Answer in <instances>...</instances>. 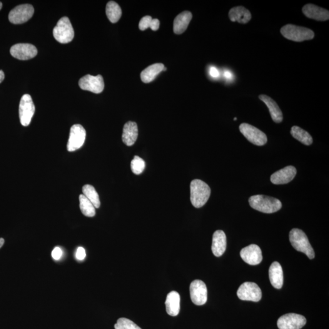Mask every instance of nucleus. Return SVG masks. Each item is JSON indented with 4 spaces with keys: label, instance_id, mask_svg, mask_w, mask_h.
<instances>
[{
    "label": "nucleus",
    "instance_id": "4be33fe9",
    "mask_svg": "<svg viewBox=\"0 0 329 329\" xmlns=\"http://www.w3.org/2000/svg\"><path fill=\"white\" fill-rule=\"evenodd\" d=\"M166 310L167 313L171 316L178 315L180 311V295L177 291H173L166 296Z\"/></svg>",
    "mask_w": 329,
    "mask_h": 329
},
{
    "label": "nucleus",
    "instance_id": "ea45409f",
    "mask_svg": "<svg viewBox=\"0 0 329 329\" xmlns=\"http://www.w3.org/2000/svg\"><path fill=\"white\" fill-rule=\"evenodd\" d=\"M2 6V4L1 2H0V10L1 9Z\"/></svg>",
    "mask_w": 329,
    "mask_h": 329
},
{
    "label": "nucleus",
    "instance_id": "2eb2a0df",
    "mask_svg": "<svg viewBox=\"0 0 329 329\" xmlns=\"http://www.w3.org/2000/svg\"><path fill=\"white\" fill-rule=\"evenodd\" d=\"M240 256L246 263L251 265H258L263 259L260 247L256 245H251L241 249Z\"/></svg>",
    "mask_w": 329,
    "mask_h": 329
},
{
    "label": "nucleus",
    "instance_id": "a19ab883",
    "mask_svg": "<svg viewBox=\"0 0 329 329\" xmlns=\"http://www.w3.org/2000/svg\"><path fill=\"white\" fill-rule=\"evenodd\" d=\"M234 120L236 121V118H234Z\"/></svg>",
    "mask_w": 329,
    "mask_h": 329
},
{
    "label": "nucleus",
    "instance_id": "f3484780",
    "mask_svg": "<svg viewBox=\"0 0 329 329\" xmlns=\"http://www.w3.org/2000/svg\"><path fill=\"white\" fill-rule=\"evenodd\" d=\"M303 12L308 19L317 21H327L329 19V11L313 4H307L303 7Z\"/></svg>",
    "mask_w": 329,
    "mask_h": 329
},
{
    "label": "nucleus",
    "instance_id": "7ed1b4c3",
    "mask_svg": "<svg viewBox=\"0 0 329 329\" xmlns=\"http://www.w3.org/2000/svg\"><path fill=\"white\" fill-rule=\"evenodd\" d=\"M290 243L296 251L305 254L310 259L315 258V252L306 234L301 229H293L289 234Z\"/></svg>",
    "mask_w": 329,
    "mask_h": 329
},
{
    "label": "nucleus",
    "instance_id": "a211bd4d",
    "mask_svg": "<svg viewBox=\"0 0 329 329\" xmlns=\"http://www.w3.org/2000/svg\"><path fill=\"white\" fill-rule=\"evenodd\" d=\"M227 245L226 236L223 231L218 230L214 233L212 251L216 257H220L226 251Z\"/></svg>",
    "mask_w": 329,
    "mask_h": 329
},
{
    "label": "nucleus",
    "instance_id": "cd10ccee",
    "mask_svg": "<svg viewBox=\"0 0 329 329\" xmlns=\"http://www.w3.org/2000/svg\"><path fill=\"white\" fill-rule=\"evenodd\" d=\"M79 208L84 215L87 217H93L95 215V208L83 194L79 195Z\"/></svg>",
    "mask_w": 329,
    "mask_h": 329
},
{
    "label": "nucleus",
    "instance_id": "ddd939ff",
    "mask_svg": "<svg viewBox=\"0 0 329 329\" xmlns=\"http://www.w3.org/2000/svg\"><path fill=\"white\" fill-rule=\"evenodd\" d=\"M190 293L191 301L196 306H203L208 301V289L205 283L201 280L192 282Z\"/></svg>",
    "mask_w": 329,
    "mask_h": 329
},
{
    "label": "nucleus",
    "instance_id": "423d86ee",
    "mask_svg": "<svg viewBox=\"0 0 329 329\" xmlns=\"http://www.w3.org/2000/svg\"><path fill=\"white\" fill-rule=\"evenodd\" d=\"M34 113L35 106L31 96L28 94H24L19 105V118L22 125L29 126Z\"/></svg>",
    "mask_w": 329,
    "mask_h": 329
},
{
    "label": "nucleus",
    "instance_id": "c9c22d12",
    "mask_svg": "<svg viewBox=\"0 0 329 329\" xmlns=\"http://www.w3.org/2000/svg\"><path fill=\"white\" fill-rule=\"evenodd\" d=\"M209 73H210L211 76L213 77V78H218L219 75L218 69L215 67H211L210 70H209Z\"/></svg>",
    "mask_w": 329,
    "mask_h": 329
},
{
    "label": "nucleus",
    "instance_id": "20e7f679",
    "mask_svg": "<svg viewBox=\"0 0 329 329\" xmlns=\"http://www.w3.org/2000/svg\"><path fill=\"white\" fill-rule=\"evenodd\" d=\"M281 33L285 38L298 42L309 41L315 37V33L312 30L291 24H286L282 27Z\"/></svg>",
    "mask_w": 329,
    "mask_h": 329
},
{
    "label": "nucleus",
    "instance_id": "a878e982",
    "mask_svg": "<svg viewBox=\"0 0 329 329\" xmlns=\"http://www.w3.org/2000/svg\"><path fill=\"white\" fill-rule=\"evenodd\" d=\"M106 12L110 22L116 24L120 19L122 11L120 6L116 2L111 1L106 5Z\"/></svg>",
    "mask_w": 329,
    "mask_h": 329
},
{
    "label": "nucleus",
    "instance_id": "6ab92c4d",
    "mask_svg": "<svg viewBox=\"0 0 329 329\" xmlns=\"http://www.w3.org/2000/svg\"><path fill=\"white\" fill-rule=\"evenodd\" d=\"M259 99L268 107L273 120L277 123H281L283 120V114L276 101L266 94H260Z\"/></svg>",
    "mask_w": 329,
    "mask_h": 329
},
{
    "label": "nucleus",
    "instance_id": "72a5a7b5",
    "mask_svg": "<svg viewBox=\"0 0 329 329\" xmlns=\"http://www.w3.org/2000/svg\"><path fill=\"white\" fill-rule=\"evenodd\" d=\"M86 257V251L82 247H79L77 249L76 253V258L79 260H84Z\"/></svg>",
    "mask_w": 329,
    "mask_h": 329
},
{
    "label": "nucleus",
    "instance_id": "f704fd0d",
    "mask_svg": "<svg viewBox=\"0 0 329 329\" xmlns=\"http://www.w3.org/2000/svg\"><path fill=\"white\" fill-rule=\"evenodd\" d=\"M160 26V22H159L158 19H154L152 20L151 25L150 28L153 30V31H156L157 30H158Z\"/></svg>",
    "mask_w": 329,
    "mask_h": 329
},
{
    "label": "nucleus",
    "instance_id": "b1692460",
    "mask_svg": "<svg viewBox=\"0 0 329 329\" xmlns=\"http://www.w3.org/2000/svg\"><path fill=\"white\" fill-rule=\"evenodd\" d=\"M192 19V14L189 11H184L179 14L174 19L173 31L176 34H181L186 31Z\"/></svg>",
    "mask_w": 329,
    "mask_h": 329
},
{
    "label": "nucleus",
    "instance_id": "412c9836",
    "mask_svg": "<svg viewBox=\"0 0 329 329\" xmlns=\"http://www.w3.org/2000/svg\"><path fill=\"white\" fill-rule=\"evenodd\" d=\"M269 277L271 285L276 289H281L283 283L282 268L278 261H274L269 270Z\"/></svg>",
    "mask_w": 329,
    "mask_h": 329
},
{
    "label": "nucleus",
    "instance_id": "bb28decb",
    "mask_svg": "<svg viewBox=\"0 0 329 329\" xmlns=\"http://www.w3.org/2000/svg\"><path fill=\"white\" fill-rule=\"evenodd\" d=\"M291 134L294 138L305 145L309 146L313 143L312 137L310 134L299 126H293L291 129Z\"/></svg>",
    "mask_w": 329,
    "mask_h": 329
},
{
    "label": "nucleus",
    "instance_id": "c756f323",
    "mask_svg": "<svg viewBox=\"0 0 329 329\" xmlns=\"http://www.w3.org/2000/svg\"><path fill=\"white\" fill-rule=\"evenodd\" d=\"M145 166V163H144L143 159L137 156H134V159L131 163V170L134 174H137V175L141 174L144 171Z\"/></svg>",
    "mask_w": 329,
    "mask_h": 329
},
{
    "label": "nucleus",
    "instance_id": "2f4dec72",
    "mask_svg": "<svg viewBox=\"0 0 329 329\" xmlns=\"http://www.w3.org/2000/svg\"><path fill=\"white\" fill-rule=\"evenodd\" d=\"M152 17L151 16H144L141 20L139 23V29L141 31H144L146 29L151 27L152 22Z\"/></svg>",
    "mask_w": 329,
    "mask_h": 329
},
{
    "label": "nucleus",
    "instance_id": "c85d7f7f",
    "mask_svg": "<svg viewBox=\"0 0 329 329\" xmlns=\"http://www.w3.org/2000/svg\"><path fill=\"white\" fill-rule=\"evenodd\" d=\"M82 193L91 202L95 209H98L100 207L101 203L98 193L94 188V187L87 184L82 188Z\"/></svg>",
    "mask_w": 329,
    "mask_h": 329
},
{
    "label": "nucleus",
    "instance_id": "393cba45",
    "mask_svg": "<svg viewBox=\"0 0 329 329\" xmlns=\"http://www.w3.org/2000/svg\"><path fill=\"white\" fill-rule=\"evenodd\" d=\"M164 65L160 63L154 64L147 67L141 73V81L144 83H149V82L154 81L157 76L164 71Z\"/></svg>",
    "mask_w": 329,
    "mask_h": 329
},
{
    "label": "nucleus",
    "instance_id": "1a4fd4ad",
    "mask_svg": "<svg viewBox=\"0 0 329 329\" xmlns=\"http://www.w3.org/2000/svg\"><path fill=\"white\" fill-rule=\"evenodd\" d=\"M34 9L31 4L19 5L9 12V20L13 24H22L28 21L33 16Z\"/></svg>",
    "mask_w": 329,
    "mask_h": 329
},
{
    "label": "nucleus",
    "instance_id": "6e6552de",
    "mask_svg": "<svg viewBox=\"0 0 329 329\" xmlns=\"http://www.w3.org/2000/svg\"><path fill=\"white\" fill-rule=\"evenodd\" d=\"M240 131L247 140L257 146H263L267 142L266 134L256 127L248 123L240 124Z\"/></svg>",
    "mask_w": 329,
    "mask_h": 329
},
{
    "label": "nucleus",
    "instance_id": "4468645a",
    "mask_svg": "<svg viewBox=\"0 0 329 329\" xmlns=\"http://www.w3.org/2000/svg\"><path fill=\"white\" fill-rule=\"evenodd\" d=\"M10 53L15 58L25 61L34 58L37 54V49L33 45L18 44L11 47Z\"/></svg>",
    "mask_w": 329,
    "mask_h": 329
},
{
    "label": "nucleus",
    "instance_id": "e433bc0d",
    "mask_svg": "<svg viewBox=\"0 0 329 329\" xmlns=\"http://www.w3.org/2000/svg\"><path fill=\"white\" fill-rule=\"evenodd\" d=\"M224 76L227 79H231L233 78V74H232L231 71H224Z\"/></svg>",
    "mask_w": 329,
    "mask_h": 329
},
{
    "label": "nucleus",
    "instance_id": "0eeeda50",
    "mask_svg": "<svg viewBox=\"0 0 329 329\" xmlns=\"http://www.w3.org/2000/svg\"><path fill=\"white\" fill-rule=\"evenodd\" d=\"M86 138V131L81 124H74L70 129L67 150L74 152L81 148Z\"/></svg>",
    "mask_w": 329,
    "mask_h": 329
},
{
    "label": "nucleus",
    "instance_id": "5701e85b",
    "mask_svg": "<svg viewBox=\"0 0 329 329\" xmlns=\"http://www.w3.org/2000/svg\"><path fill=\"white\" fill-rule=\"evenodd\" d=\"M229 18L232 22L246 24L251 21V12L243 6H236L232 8L229 12Z\"/></svg>",
    "mask_w": 329,
    "mask_h": 329
},
{
    "label": "nucleus",
    "instance_id": "9d476101",
    "mask_svg": "<svg viewBox=\"0 0 329 329\" xmlns=\"http://www.w3.org/2000/svg\"><path fill=\"white\" fill-rule=\"evenodd\" d=\"M237 296L241 300L258 302L261 299L262 293L256 283L246 282L239 287Z\"/></svg>",
    "mask_w": 329,
    "mask_h": 329
},
{
    "label": "nucleus",
    "instance_id": "4c0bfd02",
    "mask_svg": "<svg viewBox=\"0 0 329 329\" xmlns=\"http://www.w3.org/2000/svg\"><path fill=\"white\" fill-rule=\"evenodd\" d=\"M4 79V73L2 70H0V83L3 81Z\"/></svg>",
    "mask_w": 329,
    "mask_h": 329
},
{
    "label": "nucleus",
    "instance_id": "f03ea898",
    "mask_svg": "<svg viewBox=\"0 0 329 329\" xmlns=\"http://www.w3.org/2000/svg\"><path fill=\"white\" fill-rule=\"evenodd\" d=\"M210 187L204 181L194 179L190 184V200L192 205L201 208L205 205L210 198Z\"/></svg>",
    "mask_w": 329,
    "mask_h": 329
},
{
    "label": "nucleus",
    "instance_id": "dca6fc26",
    "mask_svg": "<svg viewBox=\"0 0 329 329\" xmlns=\"http://www.w3.org/2000/svg\"><path fill=\"white\" fill-rule=\"evenodd\" d=\"M296 169L293 166H288L274 173L271 176V181L275 185L290 183L296 175Z\"/></svg>",
    "mask_w": 329,
    "mask_h": 329
},
{
    "label": "nucleus",
    "instance_id": "58836bf2",
    "mask_svg": "<svg viewBox=\"0 0 329 329\" xmlns=\"http://www.w3.org/2000/svg\"><path fill=\"white\" fill-rule=\"evenodd\" d=\"M4 243V239L0 238V248H1L2 246H3Z\"/></svg>",
    "mask_w": 329,
    "mask_h": 329
},
{
    "label": "nucleus",
    "instance_id": "9b49d317",
    "mask_svg": "<svg viewBox=\"0 0 329 329\" xmlns=\"http://www.w3.org/2000/svg\"><path fill=\"white\" fill-rule=\"evenodd\" d=\"M306 318L296 313H288L281 316L278 320L279 329H301L306 325Z\"/></svg>",
    "mask_w": 329,
    "mask_h": 329
},
{
    "label": "nucleus",
    "instance_id": "f257e3e1",
    "mask_svg": "<svg viewBox=\"0 0 329 329\" xmlns=\"http://www.w3.org/2000/svg\"><path fill=\"white\" fill-rule=\"evenodd\" d=\"M249 203L252 208L265 213L276 212L282 206L279 199L260 194L250 197Z\"/></svg>",
    "mask_w": 329,
    "mask_h": 329
},
{
    "label": "nucleus",
    "instance_id": "473e14b6",
    "mask_svg": "<svg viewBox=\"0 0 329 329\" xmlns=\"http://www.w3.org/2000/svg\"><path fill=\"white\" fill-rule=\"evenodd\" d=\"M62 254H63V252H62V249L59 247H56L52 251L51 256L54 260H57L62 258Z\"/></svg>",
    "mask_w": 329,
    "mask_h": 329
},
{
    "label": "nucleus",
    "instance_id": "aec40b11",
    "mask_svg": "<svg viewBox=\"0 0 329 329\" xmlns=\"http://www.w3.org/2000/svg\"><path fill=\"white\" fill-rule=\"evenodd\" d=\"M138 137V127L135 122L128 121L124 124L122 140L128 146H133Z\"/></svg>",
    "mask_w": 329,
    "mask_h": 329
},
{
    "label": "nucleus",
    "instance_id": "39448f33",
    "mask_svg": "<svg viewBox=\"0 0 329 329\" xmlns=\"http://www.w3.org/2000/svg\"><path fill=\"white\" fill-rule=\"evenodd\" d=\"M53 33L55 39L59 43H69L73 39L74 29L68 17H64L59 20Z\"/></svg>",
    "mask_w": 329,
    "mask_h": 329
},
{
    "label": "nucleus",
    "instance_id": "7c9ffc66",
    "mask_svg": "<svg viewBox=\"0 0 329 329\" xmlns=\"http://www.w3.org/2000/svg\"><path fill=\"white\" fill-rule=\"evenodd\" d=\"M116 329H141L135 323L128 318H121L118 319L115 325Z\"/></svg>",
    "mask_w": 329,
    "mask_h": 329
},
{
    "label": "nucleus",
    "instance_id": "f8f14e48",
    "mask_svg": "<svg viewBox=\"0 0 329 329\" xmlns=\"http://www.w3.org/2000/svg\"><path fill=\"white\" fill-rule=\"evenodd\" d=\"M79 86L84 91H90L94 94H100L104 88V79L100 74L96 76L87 74L80 79Z\"/></svg>",
    "mask_w": 329,
    "mask_h": 329
}]
</instances>
